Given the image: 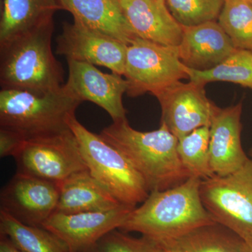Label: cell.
Returning a JSON list of instances; mask_svg holds the SVG:
<instances>
[{
    "mask_svg": "<svg viewBox=\"0 0 252 252\" xmlns=\"http://www.w3.org/2000/svg\"><path fill=\"white\" fill-rule=\"evenodd\" d=\"M200 198L217 223L241 238L252 235V150L248 160L229 175L202 180Z\"/></svg>",
    "mask_w": 252,
    "mask_h": 252,
    "instance_id": "6",
    "label": "cell"
},
{
    "mask_svg": "<svg viewBox=\"0 0 252 252\" xmlns=\"http://www.w3.org/2000/svg\"><path fill=\"white\" fill-rule=\"evenodd\" d=\"M154 241L157 244V252H182L178 249L174 248L171 245L163 243V242L157 241V240H154Z\"/></svg>",
    "mask_w": 252,
    "mask_h": 252,
    "instance_id": "29",
    "label": "cell"
},
{
    "mask_svg": "<svg viewBox=\"0 0 252 252\" xmlns=\"http://www.w3.org/2000/svg\"><path fill=\"white\" fill-rule=\"evenodd\" d=\"M119 229L109 232L99 240L94 252H157L154 240L142 235L137 238Z\"/></svg>",
    "mask_w": 252,
    "mask_h": 252,
    "instance_id": "26",
    "label": "cell"
},
{
    "mask_svg": "<svg viewBox=\"0 0 252 252\" xmlns=\"http://www.w3.org/2000/svg\"><path fill=\"white\" fill-rule=\"evenodd\" d=\"M205 86L180 81L153 94L161 107L160 122L178 140L199 127H210L220 109L207 98Z\"/></svg>",
    "mask_w": 252,
    "mask_h": 252,
    "instance_id": "9",
    "label": "cell"
},
{
    "mask_svg": "<svg viewBox=\"0 0 252 252\" xmlns=\"http://www.w3.org/2000/svg\"><path fill=\"white\" fill-rule=\"evenodd\" d=\"M99 136L125 156L149 193L173 188L190 177L177 153L178 139L164 124L158 130L141 132L132 128L126 119L113 122Z\"/></svg>",
    "mask_w": 252,
    "mask_h": 252,
    "instance_id": "2",
    "label": "cell"
},
{
    "mask_svg": "<svg viewBox=\"0 0 252 252\" xmlns=\"http://www.w3.org/2000/svg\"><path fill=\"white\" fill-rule=\"evenodd\" d=\"M66 87L81 102L89 101L108 113L113 122L127 119L123 96L128 82L122 75L104 73L94 64L68 60Z\"/></svg>",
    "mask_w": 252,
    "mask_h": 252,
    "instance_id": "13",
    "label": "cell"
},
{
    "mask_svg": "<svg viewBox=\"0 0 252 252\" xmlns=\"http://www.w3.org/2000/svg\"><path fill=\"white\" fill-rule=\"evenodd\" d=\"M59 191L55 182L17 172L1 189L0 209L25 224L42 226L56 212Z\"/></svg>",
    "mask_w": 252,
    "mask_h": 252,
    "instance_id": "12",
    "label": "cell"
},
{
    "mask_svg": "<svg viewBox=\"0 0 252 252\" xmlns=\"http://www.w3.org/2000/svg\"><path fill=\"white\" fill-rule=\"evenodd\" d=\"M0 233L21 252H70L61 238L44 227L25 224L1 209Z\"/></svg>",
    "mask_w": 252,
    "mask_h": 252,
    "instance_id": "21",
    "label": "cell"
},
{
    "mask_svg": "<svg viewBox=\"0 0 252 252\" xmlns=\"http://www.w3.org/2000/svg\"><path fill=\"white\" fill-rule=\"evenodd\" d=\"M54 31L52 21L0 46L1 89L44 94L63 87L64 69L51 46Z\"/></svg>",
    "mask_w": 252,
    "mask_h": 252,
    "instance_id": "3",
    "label": "cell"
},
{
    "mask_svg": "<svg viewBox=\"0 0 252 252\" xmlns=\"http://www.w3.org/2000/svg\"><path fill=\"white\" fill-rule=\"evenodd\" d=\"M169 10L184 27L217 21L225 0H165Z\"/></svg>",
    "mask_w": 252,
    "mask_h": 252,
    "instance_id": "25",
    "label": "cell"
},
{
    "mask_svg": "<svg viewBox=\"0 0 252 252\" xmlns=\"http://www.w3.org/2000/svg\"><path fill=\"white\" fill-rule=\"evenodd\" d=\"M177 153L190 177L213 178L210 159V127L204 126L178 140Z\"/></svg>",
    "mask_w": 252,
    "mask_h": 252,
    "instance_id": "23",
    "label": "cell"
},
{
    "mask_svg": "<svg viewBox=\"0 0 252 252\" xmlns=\"http://www.w3.org/2000/svg\"><path fill=\"white\" fill-rule=\"evenodd\" d=\"M74 21L130 45L137 37L118 0H58Z\"/></svg>",
    "mask_w": 252,
    "mask_h": 252,
    "instance_id": "17",
    "label": "cell"
},
{
    "mask_svg": "<svg viewBox=\"0 0 252 252\" xmlns=\"http://www.w3.org/2000/svg\"><path fill=\"white\" fill-rule=\"evenodd\" d=\"M68 125L79 142L91 175L123 205L136 207L143 203L150 193L125 156L99 135L88 130L76 115L69 119Z\"/></svg>",
    "mask_w": 252,
    "mask_h": 252,
    "instance_id": "5",
    "label": "cell"
},
{
    "mask_svg": "<svg viewBox=\"0 0 252 252\" xmlns=\"http://www.w3.org/2000/svg\"><path fill=\"white\" fill-rule=\"evenodd\" d=\"M161 242L182 252H243L245 244L240 235L217 222Z\"/></svg>",
    "mask_w": 252,
    "mask_h": 252,
    "instance_id": "20",
    "label": "cell"
},
{
    "mask_svg": "<svg viewBox=\"0 0 252 252\" xmlns=\"http://www.w3.org/2000/svg\"></svg>",
    "mask_w": 252,
    "mask_h": 252,
    "instance_id": "31",
    "label": "cell"
},
{
    "mask_svg": "<svg viewBox=\"0 0 252 252\" xmlns=\"http://www.w3.org/2000/svg\"><path fill=\"white\" fill-rule=\"evenodd\" d=\"M56 54L65 59L102 66L124 76L127 46L81 23H63Z\"/></svg>",
    "mask_w": 252,
    "mask_h": 252,
    "instance_id": "10",
    "label": "cell"
},
{
    "mask_svg": "<svg viewBox=\"0 0 252 252\" xmlns=\"http://www.w3.org/2000/svg\"><path fill=\"white\" fill-rule=\"evenodd\" d=\"M241 102L219 109L210 127V159L217 176L236 171L248 160L241 143Z\"/></svg>",
    "mask_w": 252,
    "mask_h": 252,
    "instance_id": "14",
    "label": "cell"
},
{
    "mask_svg": "<svg viewBox=\"0 0 252 252\" xmlns=\"http://www.w3.org/2000/svg\"><path fill=\"white\" fill-rule=\"evenodd\" d=\"M201 182L198 177H190L173 188L151 192L140 207L130 212L119 229L162 241L215 223L200 198Z\"/></svg>",
    "mask_w": 252,
    "mask_h": 252,
    "instance_id": "1",
    "label": "cell"
},
{
    "mask_svg": "<svg viewBox=\"0 0 252 252\" xmlns=\"http://www.w3.org/2000/svg\"><path fill=\"white\" fill-rule=\"evenodd\" d=\"M0 252H21L4 235L0 238Z\"/></svg>",
    "mask_w": 252,
    "mask_h": 252,
    "instance_id": "28",
    "label": "cell"
},
{
    "mask_svg": "<svg viewBox=\"0 0 252 252\" xmlns=\"http://www.w3.org/2000/svg\"><path fill=\"white\" fill-rule=\"evenodd\" d=\"M118 1L137 37L162 45H180L183 26L172 16L165 0Z\"/></svg>",
    "mask_w": 252,
    "mask_h": 252,
    "instance_id": "15",
    "label": "cell"
},
{
    "mask_svg": "<svg viewBox=\"0 0 252 252\" xmlns=\"http://www.w3.org/2000/svg\"><path fill=\"white\" fill-rule=\"evenodd\" d=\"M218 23L235 49L252 54V0H225Z\"/></svg>",
    "mask_w": 252,
    "mask_h": 252,
    "instance_id": "24",
    "label": "cell"
},
{
    "mask_svg": "<svg viewBox=\"0 0 252 252\" xmlns=\"http://www.w3.org/2000/svg\"><path fill=\"white\" fill-rule=\"evenodd\" d=\"M82 102L65 85L36 94L16 89L0 91V127L16 131L26 140L69 130V119Z\"/></svg>",
    "mask_w": 252,
    "mask_h": 252,
    "instance_id": "4",
    "label": "cell"
},
{
    "mask_svg": "<svg viewBox=\"0 0 252 252\" xmlns=\"http://www.w3.org/2000/svg\"><path fill=\"white\" fill-rule=\"evenodd\" d=\"M124 77L128 82L127 94L136 97L152 94L188 79L178 49L137 37L127 46Z\"/></svg>",
    "mask_w": 252,
    "mask_h": 252,
    "instance_id": "7",
    "label": "cell"
},
{
    "mask_svg": "<svg viewBox=\"0 0 252 252\" xmlns=\"http://www.w3.org/2000/svg\"><path fill=\"white\" fill-rule=\"evenodd\" d=\"M59 186V199L56 212L108 211L124 205L107 191L89 170L71 175Z\"/></svg>",
    "mask_w": 252,
    "mask_h": 252,
    "instance_id": "18",
    "label": "cell"
},
{
    "mask_svg": "<svg viewBox=\"0 0 252 252\" xmlns=\"http://www.w3.org/2000/svg\"><path fill=\"white\" fill-rule=\"evenodd\" d=\"M26 141L16 131L0 127V157L14 158Z\"/></svg>",
    "mask_w": 252,
    "mask_h": 252,
    "instance_id": "27",
    "label": "cell"
},
{
    "mask_svg": "<svg viewBox=\"0 0 252 252\" xmlns=\"http://www.w3.org/2000/svg\"><path fill=\"white\" fill-rule=\"evenodd\" d=\"M189 81L206 85L212 81H228L252 89V54L238 50L216 67L196 70L186 66Z\"/></svg>",
    "mask_w": 252,
    "mask_h": 252,
    "instance_id": "22",
    "label": "cell"
},
{
    "mask_svg": "<svg viewBox=\"0 0 252 252\" xmlns=\"http://www.w3.org/2000/svg\"><path fill=\"white\" fill-rule=\"evenodd\" d=\"M177 49L181 62L200 71L216 67L237 50L217 21L183 26V36Z\"/></svg>",
    "mask_w": 252,
    "mask_h": 252,
    "instance_id": "16",
    "label": "cell"
},
{
    "mask_svg": "<svg viewBox=\"0 0 252 252\" xmlns=\"http://www.w3.org/2000/svg\"><path fill=\"white\" fill-rule=\"evenodd\" d=\"M243 239L245 241L243 252H252V235Z\"/></svg>",
    "mask_w": 252,
    "mask_h": 252,
    "instance_id": "30",
    "label": "cell"
},
{
    "mask_svg": "<svg viewBox=\"0 0 252 252\" xmlns=\"http://www.w3.org/2000/svg\"><path fill=\"white\" fill-rule=\"evenodd\" d=\"M14 159L18 173L58 185L77 172L88 170L71 129L26 141Z\"/></svg>",
    "mask_w": 252,
    "mask_h": 252,
    "instance_id": "8",
    "label": "cell"
},
{
    "mask_svg": "<svg viewBox=\"0 0 252 252\" xmlns=\"http://www.w3.org/2000/svg\"><path fill=\"white\" fill-rule=\"evenodd\" d=\"M58 0H1L0 46L54 21Z\"/></svg>",
    "mask_w": 252,
    "mask_h": 252,
    "instance_id": "19",
    "label": "cell"
},
{
    "mask_svg": "<svg viewBox=\"0 0 252 252\" xmlns=\"http://www.w3.org/2000/svg\"><path fill=\"white\" fill-rule=\"evenodd\" d=\"M134 208L122 205L108 211L55 212L42 227L61 238L70 252H94L99 240L109 232L119 229Z\"/></svg>",
    "mask_w": 252,
    "mask_h": 252,
    "instance_id": "11",
    "label": "cell"
}]
</instances>
